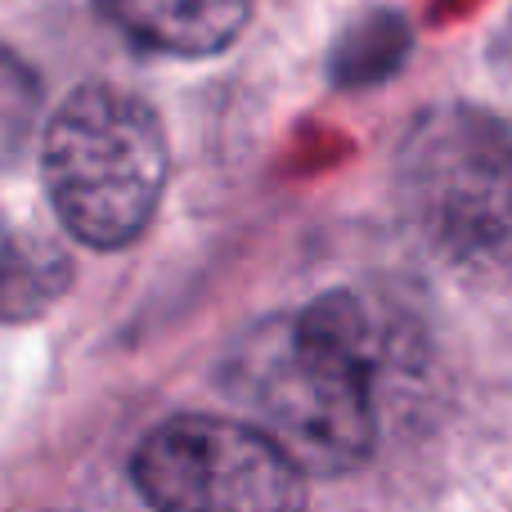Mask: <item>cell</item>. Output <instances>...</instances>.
Returning a JSON list of instances; mask_svg holds the SVG:
<instances>
[{"mask_svg":"<svg viewBox=\"0 0 512 512\" xmlns=\"http://www.w3.org/2000/svg\"><path fill=\"white\" fill-rule=\"evenodd\" d=\"M378 319L355 292L243 328L221 387L306 477L355 472L378 445Z\"/></svg>","mask_w":512,"mask_h":512,"instance_id":"1","label":"cell"},{"mask_svg":"<svg viewBox=\"0 0 512 512\" xmlns=\"http://www.w3.org/2000/svg\"><path fill=\"white\" fill-rule=\"evenodd\" d=\"M41 171L72 239L126 248L167 185V135L149 104L113 86H81L45 126Z\"/></svg>","mask_w":512,"mask_h":512,"instance_id":"2","label":"cell"},{"mask_svg":"<svg viewBox=\"0 0 512 512\" xmlns=\"http://www.w3.org/2000/svg\"><path fill=\"white\" fill-rule=\"evenodd\" d=\"M409 225L450 256H481L512 239V131L472 104L427 108L396 158Z\"/></svg>","mask_w":512,"mask_h":512,"instance_id":"3","label":"cell"},{"mask_svg":"<svg viewBox=\"0 0 512 512\" xmlns=\"http://www.w3.org/2000/svg\"><path fill=\"white\" fill-rule=\"evenodd\" d=\"M153 508L171 512H274L306 504V472L256 423L180 414L153 427L131 459Z\"/></svg>","mask_w":512,"mask_h":512,"instance_id":"4","label":"cell"},{"mask_svg":"<svg viewBox=\"0 0 512 512\" xmlns=\"http://www.w3.org/2000/svg\"><path fill=\"white\" fill-rule=\"evenodd\" d=\"M126 41L158 54L203 59L243 32L252 0H99Z\"/></svg>","mask_w":512,"mask_h":512,"instance_id":"5","label":"cell"},{"mask_svg":"<svg viewBox=\"0 0 512 512\" xmlns=\"http://www.w3.org/2000/svg\"><path fill=\"white\" fill-rule=\"evenodd\" d=\"M72 261L59 243L23 234L0 243V319H36L68 292Z\"/></svg>","mask_w":512,"mask_h":512,"instance_id":"6","label":"cell"},{"mask_svg":"<svg viewBox=\"0 0 512 512\" xmlns=\"http://www.w3.org/2000/svg\"><path fill=\"white\" fill-rule=\"evenodd\" d=\"M409 45V32L396 14H369L364 23H355L351 32L337 41L333 50V77L342 86H369V81L387 77L400 63Z\"/></svg>","mask_w":512,"mask_h":512,"instance_id":"7","label":"cell"},{"mask_svg":"<svg viewBox=\"0 0 512 512\" xmlns=\"http://www.w3.org/2000/svg\"><path fill=\"white\" fill-rule=\"evenodd\" d=\"M36 117H41L36 72L18 54L0 50V167L18 162V153L27 149L36 131Z\"/></svg>","mask_w":512,"mask_h":512,"instance_id":"8","label":"cell"},{"mask_svg":"<svg viewBox=\"0 0 512 512\" xmlns=\"http://www.w3.org/2000/svg\"><path fill=\"white\" fill-rule=\"evenodd\" d=\"M508 50H512V45H508Z\"/></svg>","mask_w":512,"mask_h":512,"instance_id":"9","label":"cell"}]
</instances>
